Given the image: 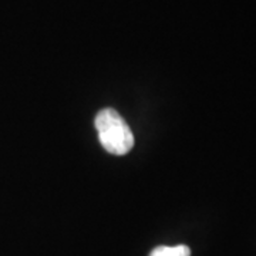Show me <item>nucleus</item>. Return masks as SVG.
I'll list each match as a JSON object with an SVG mask.
<instances>
[{"label": "nucleus", "instance_id": "nucleus-1", "mask_svg": "<svg viewBox=\"0 0 256 256\" xmlns=\"http://www.w3.org/2000/svg\"><path fill=\"white\" fill-rule=\"evenodd\" d=\"M96 128L102 148L114 156H124L134 146V136L126 120L112 108L101 110L96 117Z\"/></svg>", "mask_w": 256, "mask_h": 256}, {"label": "nucleus", "instance_id": "nucleus-2", "mask_svg": "<svg viewBox=\"0 0 256 256\" xmlns=\"http://www.w3.org/2000/svg\"><path fill=\"white\" fill-rule=\"evenodd\" d=\"M150 256H191V249L185 245L158 246L150 254Z\"/></svg>", "mask_w": 256, "mask_h": 256}]
</instances>
